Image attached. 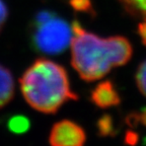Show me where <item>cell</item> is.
Segmentation results:
<instances>
[{
  "label": "cell",
  "instance_id": "obj_2",
  "mask_svg": "<svg viewBox=\"0 0 146 146\" xmlns=\"http://www.w3.org/2000/svg\"><path fill=\"white\" fill-rule=\"evenodd\" d=\"M19 85L25 102L44 114H55L65 103L78 100L66 69L46 58L36 59L23 72Z\"/></svg>",
  "mask_w": 146,
  "mask_h": 146
},
{
  "label": "cell",
  "instance_id": "obj_3",
  "mask_svg": "<svg viewBox=\"0 0 146 146\" xmlns=\"http://www.w3.org/2000/svg\"><path fill=\"white\" fill-rule=\"evenodd\" d=\"M72 25L51 10H41L31 25V41L35 51L44 55H59L71 45Z\"/></svg>",
  "mask_w": 146,
  "mask_h": 146
},
{
  "label": "cell",
  "instance_id": "obj_14",
  "mask_svg": "<svg viewBox=\"0 0 146 146\" xmlns=\"http://www.w3.org/2000/svg\"><path fill=\"white\" fill-rule=\"evenodd\" d=\"M8 16V10H7V6L4 3L3 0H0V23L4 25L5 21Z\"/></svg>",
  "mask_w": 146,
  "mask_h": 146
},
{
  "label": "cell",
  "instance_id": "obj_6",
  "mask_svg": "<svg viewBox=\"0 0 146 146\" xmlns=\"http://www.w3.org/2000/svg\"><path fill=\"white\" fill-rule=\"evenodd\" d=\"M14 96V79L8 68L0 64V109L7 105Z\"/></svg>",
  "mask_w": 146,
  "mask_h": 146
},
{
  "label": "cell",
  "instance_id": "obj_5",
  "mask_svg": "<svg viewBox=\"0 0 146 146\" xmlns=\"http://www.w3.org/2000/svg\"><path fill=\"white\" fill-rule=\"evenodd\" d=\"M91 103L100 109L116 107L121 103V96L111 80L100 82L90 92Z\"/></svg>",
  "mask_w": 146,
  "mask_h": 146
},
{
  "label": "cell",
  "instance_id": "obj_11",
  "mask_svg": "<svg viewBox=\"0 0 146 146\" xmlns=\"http://www.w3.org/2000/svg\"><path fill=\"white\" fill-rule=\"evenodd\" d=\"M135 80L138 89L144 96H146V60L139 65L135 74Z\"/></svg>",
  "mask_w": 146,
  "mask_h": 146
},
{
  "label": "cell",
  "instance_id": "obj_17",
  "mask_svg": "<svg viewBox=\"0 0 146 146\" xmlns=\"http://www.w3.org/2000/svg\"><path fill=\"white\" fill-rule=\"evenodd\" d=\"M2 25H1V23H0V31H1V27H2Z\"/></svg>",
  "mask_w": 146,
  "mask_h": 146
},
{
  "label": "cell",
  "instance_id": "obj_10",
  "mask_svg": "<svg viewBox=\"0 0 146 146\" xmlns=\"http://www.w3.org/2000/svg\"><path fill=\"white\" fill-rule=\"evenodd\" d=\"M126 123L132 128H135L138 124H142L146 127V107L142 108L139 112L131 113L126 117Z\"/></svg>",
  "mask_w": 146,
  "mask_h": 146
},
{
  "label": "cell",
  "instance_id": "obj_8",
  "mask_svg": "<svg viewBox=\"0 0 146 146\" xmlns=\"http://www.w3.org/2000/svg\"><path fill=\"white\" fill-rule=\"evenodd\" d=\"M7 128L13 134H23L31 128V122L23 115H15L7 121Z\"/></svg>",
  "mask_w": 146,
  "mask_h": 146
},
{
  "label": "cell",
  "instance_id": "obj_15",
  "mask_svg": "<svg viewBox=\"0 0 146 146\" xmlns=\"http://www.w3.org/2000/svg\"><path fill=\"white\" fill-rule=\"evenodd\" d=\"M125 141H126V143H128V144L137 143V141H138V135H137L136 133L132 132V131H128V132L126 133Z\"/></svg>",
  "mask_w": 146,
  "mask_h": 146
},
{
  "label": "cell",
  "instance_id": "obj_1",
  "mask_svg": "<svg viewBox=\"0 0 146 146\" xmlns=\"http://www.w3.org/2000/svg\"><path fill=\"white\" fill-rule=\"evenodd\" d=\"M71 65L84 81L103 78L112 68L123 66L132 57L133 48L125 36L100 38L87 32L78 21L72 23Z\"/></svg>",
  "mask_w": 146,
  "mask_h": 146
},
{
  "label": "cell",
  "instance_id": "obj_7",
  "mask_svg": "<svg viewBox=\"0 0 146 146\" xmlns=\"http://www.w3.org/2000/svg\"><path fill=\"white\" fill-rule=\"evenodd\" d=\"M125 10L132 16L146 18V0H119Z\"/></svg>",
  "mask_w": 146,
  "mask_h": 146
},
{
  "label": "cell",
  "instance_id": "obj_16",
  "mask_svg": "<svg viewBox=\"0 0 146 146\" xmlns=\"http://www.w3.org/2000/svg\"><path fill=\"white\" fill-rule=\"evenodd\" d=\"M143 143H144V144H146V137L143 139Z\"/></svg>",
  "mask_w": 146,
  "mask_h": 146
},
{
  "label": "cell",
  "instance_id": "obj_12",
  "mask_svg": "<svg viewBox=\"0 0 146 146\" xmlns=\"http://www.w3.org/2000/svg\"><path fill=\"white\" fill-rule=\"evenodd\" d=\"M70 5L77 11L94 14L91 0H70Z\"/></svg>",
  "mask_w": 146,
  "mask_h": 146
},
{
  "label": "cell",
  "instance_id": "obj_4",
  "mask_svg": "<svg viewBox=\"0 0 146 146\" xmlns=\"http://www.w3.org/2000/svg\"><path fill=\"white\" fill-rule=\"evenodd\" d=\"M85 141L84 129L70 120H61L54 124L49 134V143L53 146H81Z\"/></svg>",
  "mask_w": 146,
  "mask_h": 146
},
{
  "label": "cell",
  "instance_id": "obj_13",
  "mask_svg": "<svg viewBox=\"0 0 146 146\" xmlns=\"http://www.w3.org/2000/svg\"><path fill=\"white\" fill-rule=\"evenodd\" d=\"M137 33H138V36H140V39H141L142 44L146 46V18L142 19L141 23L138 25Z\"/></svg>",
  "mask_w": 146,
  "mask_h": 146
},
{
  "label": "cell",
  "instance_id": "obj_9",
  "mask_svg": "<svg viewBox=\"0 0 146 146\" xmlns=\"http://www.w3.org/2000/svg\"><path fill=\"white\" fill-rule=\"evenodd\" d=\"M98 133L100 137H108V136H115L117 134V129L115 127L114 119L110 115H103L98 120L96 123Z\"/></svg>",
  "mask_w": 146,
  "mask_h": 146
}]
</instances>
